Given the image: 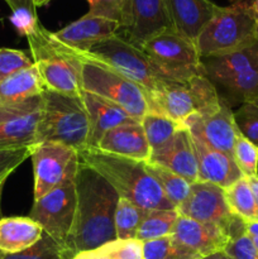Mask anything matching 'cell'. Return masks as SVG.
Segmentation results:
<instances>
[{
  "label": "cell",
  "instance_id": "e575fe53",
  "mask_svg": "<svg viewBox=\"0 0 258 259\" xmlns=\"http://www.w3.org/2000/svg\"><path fill=\"white\" fill-rule=\"evenodd\" d=\"M100 249L110 259H143V242L138 239H115Z\"/></svg>",
  "mask_w": 258,
  "mask_h": 259
},
{
  "label": "cell",
  "instance_id": "7a4b0ae2",
  "mask_svg": "<svg viewBox=\"0 0 258 259\" xmlns=\"http://www.w3.org/2000/svg\"><path fill=\"white\" fill-rule=\"evenodd\" d=\"M80 163L103 176L118 192L144 210H176L167 200L158 182L148 172L146 162L88 148L78 153Z\"/></svg>",
  "mask_w": 258,
  "mask_h": 259
},
{
  "label": "cell",
  "instance_id": "d6a6232c",
  "mask_svg": "<svg viewBox=\"0 0 258 259\" xmlns=\"http://www.w3.org/2000/svg\"><path fill=\"white\" fill-rule=\"evenodd\" d=\"M0 259H70V257L58 243L43 233L42 238L28 249L15 254L0 253Z\"/></svg>",
  "mask_w": 258,
  "mask_h": 259
},
{
  "label": "cell",
  "instance_id": "7402d4cb",
  "mask_svg": "<svg viewBox=\"0 0 258 259\" xmlns=\"http://www.w3.org/2000/svg\"><path fill=\"white\" fill-rule=\"evenodd\" d=\"M96 148L141 162H148L152 154L143 126L138 120L128 121L106 132Z\"/></svg>",
  "mask_w": 258,
  "mask_h": 259
},
{
  "label": "cell",
  "instance_id": "f1b7e54d",
  "mask_svg": "<svg viewBox=\"0 0 258 259\" xmlns=\"http://www.w3.org/2000/svg\"><path fill=\"white\" fill-rule=\"evenodd\" d=\"M224 192L230 211L235 217L240 218L245 223L257 220L254 196L248 179L242 177L229 187L224 189Z\"/></svg>",
  "mask_w": 258,
  "mask_h": 259
},
{
  "label": "cell",
  "instance_id": "83f0119b",
  "mask_svg": "<svg viewBox=\"0 0 258 259\" xmlns=\"http://www.w3.org/2000/svg\"><path fill=\"white\" fill-rule=\"evenodd\" d=\"M179 217L177 210H147L136 239L148 242L171 235Z\"/></svg>",
  "mask_w": 258,
  "mask_h": 259
},
{
  "label": "cell",
  "instance_id": "8d00e7d4",
  "mask_svg": "<svg viewBox=\"0 0 258 259\" xmlns=\"http://www.w3.org/2000/svg\"><path fill=\"white\" fill-rule=\"evenodd\" d=\"M34 146L0 149V181L7 180L23 162L32 156Z\"/></svg>",
  "mask_w": 258,
  "mask_h": 259
},
{
  "label": "cell",
  "instance_id": "52a82bcc",
  "mask_svg": "<svg viewBox=\"0 0 258 259\" xmlns=\"http://www.w3.org/2000/svg\"><path fill=\"white\" fill-rule=\"evenodd\" d=\"M78 56L82 91L111 101L134 120L141 121L149 111L146 90L90 53L78 51Z\"/></svg>",
  "mask_w": 258,
  "mask_h": 259
},
{
  "label": "cell",
  "instance_id": "5bb4252c",
  "mask_svg": "<svg viewBox=\"0 0 258 259\" xmlns=\"http://www.w3.org/2000/svg\"><path fill=\"white\" fill-rule=\"evenodd\" d=\"M168 30L174 29L166 0H124L119 35L141 48Z\"/></svg>",
  "mask_w": 258,
  "mask_h": 259
},
{
  "label": "cell",
  "instance_id": "ffe728a7",
  "mask_svg": "<svg viewBox=\"0 0 258 259\" xmlns=\"http://www.w3.org/2000/svg\"><path fill=\"white\" fill-rule=\"evenodd\" d=\"M191 137L199 167V181L210 182L222 189H227L242 179V172L230 154L212 148L200 137L194 134Z\"/></svg>",
  "mask_w": 258,
  "mask_h": 259
},
{
  "label": "cell",
  "instance_id": "1f68e13d",
  "mask_svg": "<svg viewBox=\"0 0 258 259\" xmlns=\"http://www.w3.org/2000/svg\"><path fill=\"white\" fill-rule=\"evenodd\" d=\"M232 156L243 177L249 179L258 176V146L245 138L242 133L237 137Z\"/></svg>",
  "mask_w": 258,
  "mask_h": 259
},
{
  "label": "cell",
  "instance_id": "ba28073f",
  "mask_svg": "<svg viewBox=\"0 0 258 259\" xmlns=\"http://www.w3.org/2000/svg\"><path fill=\"white\" fill-rule=\"evenodd\" d=\"M147 98L149 111L162 114L181 125L191 114L210 110L223 100L205 73L195 76L189 82H167Z\"/></svg>",
  "mask_w": 258,
  "mask_h": 259
},
{
  "label": "cell",
  "instance_id": "836d02e7",
  "mask_svg": "<svg viewBox=\"0 0 258 259\" xmlns=\"http://www.w3.org/2000/svg\"><path fill=\"white\" fill-rule=\"evenodd\" d=\"M234 119L240 133L258 146V99L242 104Z\"/></svg>",
  "mask_w": 258,
  "mask_h": 259
},
{
  "label": "cell",
  "instance_id": "d590c367",
  "mask_svg": "<svg viewBox=\"0 0 258 259\" xmlns=\"http://www.w3.org/2000/svg\"><path fill=\"white\" fill-rule=\"evenodd\" d=\"M32 66L33 60H30L22 51L0 48V82L14 73Z\"/></svg>",
  "mask_w": 258,
  "mask_h": 259
},
{
  "label": "cell",
  "instance_id": "8992f818",
  "mask_svg": "<svg viewBox=\"0 0 258 259\" xmlns=\"http://www.w3.org/2000/svg\"><path fill=\"white\" fill-rule=\"evenodd\" d=\"M255 25L257 18L249 0H233L227 7H218L196 40L200 57L224 55L252 45Z\"/></svg>",
  "mask_w": 258,
  "mask_h": 259
},
{
  "label": "cell",
  "instance_id": "e0dca14e",
  "mask_svg": "<svg viewBox=\"0 0 258 259\" xmlns=\"http://www.w3.org/2000/svg\"><path fill=\"white\" fill-rule=\"evenodd\" d=\"M119 30L120 24L115 20L88 13L80 19L55 32L53 35L58 42L71 50L89 52L93 46L119 34Z\"/></svg>",
  "mask_w": 258,
  "mask_h": 259
},
{
  "label": "cell",
  "instance_id": "4316f807",
  "mask_svg": "<svg viewBox=\"0 0 258 259\" xmlns=\"http://www.w3.org/2000/svg\"><path fill=\"white\" fill-rule=\"evenodd\" d=\"M141 124L148 141L151 153H154L166 146L182 126L177 121L153 111H148L141 120Z\"/></svg>",
  "mask_w": 258,
  "mask_h": 259
},
{
  "label": "cell",
  "instance_id": "74e56055",
  "mask_svg": "<svg viewBox=\"0 0 258 259\" xmlns=\"http://www.w3.org/2000/svg\"><path fill=\"white\" fill-rule=\"evenodd\" d=\"M224 252L233 259H258L254 242L247 233L230 240Z\"/></svg>",
  "mask_w": 258,
  "mask_h": 259
},
{
  "label": "cell",
  "instance_id": "f546056e",
  "mask_svg": "<svg viewBox=\"0 0 258 259\" xmlns=\"http://www.w3.org/2000/svg\"><path fill=\"white\" fill-rule=\"evenodd\" d=\"M147 210L133 204L124 197H119L114 217L116 239H136L137 232L144 219Z\"/></svg>",
  "mask_w": 258,
  "mask_h": 259
},
{
  "label": "cell",
  "instance_id": "60d3db41",
  "mask_svg": "<svg viewBox=\"0 0 258 259\" xmlns=\"http://www.w3.org/2000/svg\"><path fill=\"white\" fill-rule=\"evenodd\" d=\"M248 182L250 185V189H252L253 196H254L255 201V212H257V220H258V176H253L248 179Z\"/></svg>",
  "mask_w": 258,
  "mask_h": 259
},
{
  "label": "cell",
  "instance_id": "7bdbcfd3",
  "mask_svg": "<svg viewBox=\"0 0 258 259\" xmlns=\"http://www.w3.org/2000/svg\"><path fill=\"white\" fill-rule=\"evenodd\" d=\"M202 259H233V258L229 257V255H228L225 252H218V253H214V254H211V255H207V257H205Z\"/></svg>",
  "mask_w": 258,
  "mask_h": 259
},
{
  "label": "cell",
  "instance_id": "2e32d148",
  "mask_svg": "<svg viewBox=\"0 0 258 259\" xmlns=\"http://www.w3.org/2000/svg\"><path fill=\"white\" fill-rule=\"evenodd\" d=\"M182 125L194 136L200 137L212 148L232 156L239 129L229 104L223 99L222 103L204 113H194L187 116ZM233 157V156H232Z\"/></svg>",
  "mask_w": 258,
  "mask_h": 259
},
{
  "label": "cell",
  "instance_id": "f35d334b",
  "mask_svg": "<svg viewBox=\"0 0 258 259\" xmlns=\"http://www.w3.org/2000/svg\"><path fill=\"white\" fill-rule=\"evenodd\" d=\"M86 2L89 3L90 14L109 18L120 24L124 0H86Z\"/></svg>",
  "mask_w": 258,
  "mask_h": 259
},
{
  "label": "cell",
  "instance_id": "4dcf8cb0",
  "mask_svg": "<svg viewBox=\"0 0 258 259\" xmlns=\"http://www.w3.org/2000/svg\"><path fill=\"white\" fill-rule=\"evenodd\" d=\"M143 259H202V257L181 244L171 234L143 242Z\"/></svg>",
  "mask_w": 258,
  "mask_h": 259
},
{
  "label": "cell",
  "instance_id": "7dc6e473",
  "mask_svg": "<svg viewBox=\"0 0 258 259\" xmlns=\"http://www.w3.org/2000/svg\"><path fill=\"white\" fill-rule=\"evenodd\" d=\"M255 40L258 42V18H257V25H255Z\"/></svg>",
  "mask_w": 258,
  "mask_h": 259
},
{
  "label": "cell",
  "instance_id": "7c38bea8",
  "mask_svg": "<svg viewBox=\"0 0 258 259\" xmlns=\"http://www.w3.org/2000/svg\"><path fill=\"white\" fill-rule=\"evenodd\" d=\"M30 158L34 175V200L57 187L75 182L80 167L76 149L57 142H43L35 144Z\"/></svg>",
  "mask_w": 258,
  "mask_h": 259
},
{
  "label": "cell",
  "instance_id": "c3c4849f",
  "mask_svg": "<svg viewBox=\"0 0 258 259\" xmlns=\"http://www.w3.org/2000/svg\"><path fill=\"white\" fill-rule=\"evenodd\" d=\"M252 239H253V242H254L255 248H257V250H258V238H252Z\"/></svg>",
  "mask_w": 258,
  "mask_h": 259
},
{
  "label": "cell",
  "instance_id": "b9f144b4",
  "mask_svg": "<svg viewBox=\"0 0 258 259\" xmlns=\"http://www.w3.org/2000/svg\"><path fill=\"white\" fill-rule=\"evenodd\" d=\"M245 233L250 238H258V220L245 223Z\"/></svg>",
  "mask_w": 258,
  "mask_h": 259
},
{
  "label": "cell",
  "instance_id": "ab89813d",
  "mask_svg": "<svg viewBox=\"0 0 258 259\" xmlns=\"http://www.w3.org/2000/svg\"><path fill=\"white\" fill-rule=\"evenodd\" d=\"M71 259H110L106 254L101 252L100 248L91 250H82V252L76 253Z\"/></svg>",
  "mask_w": 258,
  "mask_h": 259
},
{
  "label": "cell",
  "instance_id": "d6986e66",
  "mask_svg": "<svg viewBox=\"0 0 258 259\" xmlns=\"http://www.w3.org/2000/svg\"><path fill=\"white\" fill-rule=\"evenodd\" d=\"M172 235L181 244L196 252L202 258L218 252H224L232 240L223 228L204 224L182 215L177 219Z\"/></svg>",
  "mask_w": 258,
  "mask_h": 259
},
{
  "label": "cell",
  "instance_id": "277c9868",
  "mask_svg": "<svg viewBox=\"0 0 258 259\" xmlns=\"http://www.w3.org/2000/svg\"><path fill=\"white\" fill-rule=\"evenodd\" d=\"M205 76L232 105L258 99V42L224 55L201 58Z\"/></svg>",
  "mask_w": 258,
  "mask_h": 259
},
{
  "label": "cell",
  "instance_id": "d4e9b609",
  "mask_svg": "<svg viewBox=\"0 0 258 259\" xmlns=\"http://www.w3.org/2000/svg\"><path fill=\"white\" fill-rule=\"evenodd\" d=\"M45 90L42 78L33 65L0 82V105L25 101L42 95Z\"/></svg>",
  "mask_w": 258,
  "mask_h": 259
},
{
  "label": "cell",
  "instance_id": "4fadbf2b",
  "mask_svg": "<svg viewBox=\"0 0 258 259\" xmlns=\"http://www.w3.org/2000/svg\"><path fill=\"white\" fill-rule=\"evenodd\" d=\"M76 196L75 182L57 187L40 199L34 200L29 218L42 227L43 233L68 253V242L75 227Z\"/></svg>",
  "mask_w": 258,
  "mask_h": 259
},
{
  "label": "cell",
  "instance_id": "ee69618b",
  "mask_svg": "<svg viewBox=\"0 0 258 259\" xmlns=\"http://www.w3.org/2000/svg\"><path fill=\"white\" fill-rule=\"evenodd\" d=\"M250 8H252L253 13H254L255 18H258V0H249Z\"/></svg>",
  "mask_w": 258,
  "mask_h": 259
},
{
  "label": "cell",
  "instance_id": "6da1fadb",
  "mask_svg": "<svg viewBox=\"0 0 258 259\" xmlns=\"http://www.w3.org/2000/svg\"><path fill=\"white\" fill-rule=\"evenodd\" d=\"M75 227L68 242L71 258L82 250L98 249L116 239L114 217L119 195L103 176L80 163L75 179Z\"/></svg>",
  "mask_w": 258,
  "mask_h": 259
},
{
  "label": "cell",
  "instance_id": "f6af8a7d",
  "mask_svg": "<svg viewBox=\"0 0 258 259\" xmlns=\"http://www.w3.org/2000/svg\"><path fill=\"white\" fill-rule=\"evenodd\" d=\"M50 2H51V0H32L33 5H34L35 8H38V7H43V5L48 4V3H50Z\"/></svg>",
  "mask_w": 258,
  "mask_h": 259
},
{
  "label": "cell",
  "instance_id": "8fae6325",
  "mask_svg": "<svg viewBox=\"0 0 258 259\" xmlns=\"http://www.w3.org/2000/svg\"><path fill=\"white\" fill-rule=\"evenodd\" d=\"M176 210L182 217L223 228L230 239L245 233V222L230 211L224 189L210 182L191 184L189 196Z\"/></svg>",
  "mask_w": 258,
  "mask_h": 259
},
{
  "label": "cell",
  "instance_id": "603a6c76",
  "mask_svg": "<svg viewBox=\"0 0 258 259\" xmlns=\"http://www.w3.org/2000/svg\"><path fill=\"white\" fill-rule=\"evenodd\" d=\"M81 96H82L83 104L88 111L89 123H90L89 148H96L106 132L121 124L134 120L120 106L115 105L106 99L88 93V91H82Z\"/></svg>",
  "mask_w": 258,
  "mask_h": 259
},
{
  "label": "cell",
  "instance_id": "5b68a950",
  "mask_svg": "<svg viewBox=\"0 0 258 259\" xmlns=\"http://www.w3.org/2000/svg\"><path fill=\"white\" fill-rule=\"evenodd\" d=\"M43 109L37 129V144L57 142L76 149L89 148L90 123L81 95H65L45 90Z\"/></svg>",
  "mask_w": 258,
  "mask_h": 259
},
{
  "label": "cell",
  "instance_id": "cb8c5ba5",
  "mask_svg": "<svg viewBox=\"0 0 258 259\" xmlns=\"http://www.w3.org/2000/svg\"><path fill=\"white\" fill-rule=\"evenodd\" d=\"M43 229L29 217L0 218V253L15 254L34 245Z\"/></svg>",
  "mask_w": 258,
  "mask_h": 259
},
{
  "label": "cell",
  "instance_id": "44dd1931",
  "mask_svg": "<svg viewBox=\"0 0 258 259\" xmlns=\"http://www.w3.org/2000/svg\"><path fill=\"white\" fill-rule=\"evenodd\" d=\"M166 5L174 32L195 45L218 9L210 0H166Z\"/></svg>",
  "mask_w": 258,
  "mask_h": 259
},
{
  "label": "cell",
  "instance_id": "bcb514c9",
  "mask_svg": "<svg viewBox=\"0 0 258 259\" xmlns=\"http://www.w3.org/2000/svg\"><path fill=\"white\" fill-rule=\"evenodd\" d=\"M5 181H7V180L0 181V214H2V196H3V189H4Z\"/></svg>",
  "mask_w": 258,
  "mask_h": 259
},
{
  "label": "cell",
  "instance_id": "9a60e30c",
  "mask_svg": "<svg viewBox=\"0 0 258 259\" xmlns=\"http://www.w3.org/2000/svg\"><path fill=\"white\" fill-rule=\"evenodd\" d=\"M43 109V96L0 105V149L37 144V129Z\"/></svg>",
  "mask_w": 258,
  "mask_h": 259
},
{
  "label": "cell",
  "instance_id": "9c48e42d",
  "mask_svg": "<svg viewBox=\"0 0 258 259\" xmlns=\"http://www.w3.org/2000/svg\"><path fill=\"white\" fill-rule=\"evenodd\" d=\"M141 48L159 75L169 82H189L205 73L196 45L174 30L152 38Z\"/></svg>",
  "mask_w": 258,
  "mask_h": 259
},
{
  "label": "cell",
  "instance_id": "30bf717a",
  "mask_svg": "<svg viewBox=\"0 0 258 259\" xmlns=\"http://www.w3.org/2000/svg\"><path fill=\"white\" fill-rule=\"evenodd\" d=\"M88 53L138 83L146 90L147 95L169 82L159 75L142 48L119 34L93 46Z\"/></svg>",
  "mask_w": 258,
  "mask_h": 259
},
{
  "label": "cell",
  "instance_id": "3957f363",
  "mask_svg": "<svg viewBox=\"0 0 258 259\" xmlns=\"http://www.w3.org/2000/svg\"><path fill=\"white\" fill-rule=\"evenodd\" d=\"M32 60L46 90L65 95H81V60L78 51L56 39L42 24L27 37Z\"/></svg>",
  "mask_w": 258,
  "mask_h": 259
},
{
  "label": "cell",
  "instance_id": "484cf974",
  "mask_svg": "<svg viewBox=\"0 0 258 259\" xmlns=\"http://www.w3.org/2000/svg\"><path fill=\"white\" fill-rule=\"evenodd\" d=\"M146 166L149 174L158 182L167 200L171 202L175 209H177L189 196L191 184L180 175L175 174V172L169 171V169L164 168L162 166H158L156 163L146 162Z\"/></svg>",
  "mask_w": 258,
  "mask_h": 259
},
{
  "label": "cell",
  "instance_id": "ac0fdd59",
  "mask_svg": "<svg viewBox=\"0 0 258 259\" xmlns=\"http://www.w3.org/2000/svg\"><path fill=\"white\" fill-rule=\"evenodd\" d=\"M148 162L164 167L194 184L199 181V167L191 133L184 125L164 147L152 153Z\"/></svg>",
  "mask_w": 258,
  "mask_h": 259
}]
</instances>
